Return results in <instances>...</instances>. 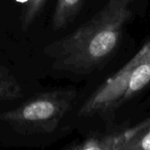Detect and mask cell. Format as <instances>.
<instances>
[{"instance_id": "6da1fadb", "label": "cell", "mask_w": 150, "mask_h": 150, "mask_svg": "<svg viewBox=\"0 0 150 150\" xmlns=\"http://www.w3.org/2000/svg\"><path fill=\"white\" fill-rule=\"evenodd\" d=\"M134 0H109L73 33L47 45L43 52L55 70L87 75L105 64L116 52L133 13Z\"/></svg>"}, {"instance_id": "7a4b0ae2", "label": "cell", "mask_w": 150, "mask_h": 150, "mask_svg": "<svg viewBox=\"0 0 150 150\" xmlns=\"http://www.w3.org/2000/svg\"><path fill=\"white\" fill-rule=\"evenodd\" d=\"M150 85V40L83 104L80 117L109 119Z\"/></svg>"}, {"instance_id": "3957f363", "label": "cell", "mask_w": 150, "mask_h": 150, "mask_svg": "<svg viewBox=\"0 0 150 150\" xmlns=\"http://www.w3.org/2000/svg\"><path fill=\"white\" fill-rule=\"evenodd\" d=\"M77 91L72 88L39 93L18 107L0 113V122L22 134H51L72 109Z\"/></svg>"}, {"instance_id": "277c9868", "label": "cell", "mask_w": 150, "mask_h": 150, "mask_svg": "<svg viewBox=\"0 0 150 150\" xmlns=\"http://www.w3.org/2000/svg\"><path fill=\"white\" fill-rule=\"evenodd\" d=\"M149 118L129 127L112 129L106 133L92 134L83 142L71 144V150H126L127 145L148 125Z\"/></svg>"}, {"instance_id": "5b68a950", "label": "cell", "mask_w": 150, "mask_h": 150, "mask_svg": "<svg viewBox=\"0 0 150 150\" xmlns=\"http://www.w3.org/2000/svg\"><path fill=\"white\" fill-rule=\"evenodd\" d=\"M84 0H57L53 14L52 25L54 30L66 28L80 11Z\"/></svg>"}, {"instance_id": "8992f818", "label": "cell", "mask_w": 150, "mask_h": 150, "mask_svg": "<svg viewBox=\"0 0 150 150\" xmlns=\"http://www.w3.org/2000/svg\"><path fill=\"white\" fill-rule=\"evenodd\" d=\"M22 96V88L17 78L7 68L0 66V102L11 101Z\"/></svg>"}, {"instance_id": "52a82bcc", "label": "cell", "mask_w": 150, "mask_h": 150, "mask_svg": "<svg viewBox=\"0 0 150 150\" xmlns=\"http://www.w3.org/2000/svg\"><path fill=\"white\" fill-rule=\"evenodd\" d=\"M47 0H24L20 15V25L24 32L28 30L41 12Z\"/></svg>"}, {"instance_id": "ba28073f", "label": "cell", "mask_w": 150, "mask_h": 150, "mask_svg": "<svg viewBox=\"0 0 150 150\" xmlns=\"http://www.w3.org/2000/svg\"><path fill=\"white\" fill-rule=\"evenodd\" d=\"M126 150H150V118L148 125L127 145Z\"/></svg>"}]
</instances>
